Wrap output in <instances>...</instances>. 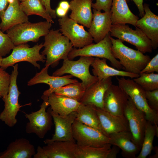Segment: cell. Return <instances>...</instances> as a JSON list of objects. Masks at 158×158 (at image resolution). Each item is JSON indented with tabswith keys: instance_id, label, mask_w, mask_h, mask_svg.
Wrapping results in <instances>:
<instances>
[{
	"instance_id": "1f68e13d",
	"label": "cell",
	"mask_w": 158,
	"mask_h": 158,
	"mask_svg": "<svg viewBox=\"0 0 158 158\" xmlns=\"http://www.w3.org/2000/svg\"><path fill=\"white\" fill-rule=\"evenodd\" d=\"M158 127L147 121L140 152L136 158H146L154 148L153 143L155 135L158 136Z\"/></svg>"
},
{
	"instance_id": "9a60e30c",
	"label": "cell",
	"mask_w": 158,
	"mask_h": 158,
	"mask_svg": "<svg viewBox=\"0 0 158 158\" xmlns=\"http://www.w3.org/2000/svg\"><path fill=\"white\" fill-rule=\"evenodd\" d=\"M51 113L55 126V131L51 139H46L45 144L56 141L75 140L73 135L72 126L76 117V111L73 112L65 116L53 112Z\"/></svg>"
},
{
	"instance_id": "ee69618b",
	"label": "cell",
	"mask_w": 158,
	"mask_h": 158,
	"mask_svg": "<svg viewBox=\"0 0 158 158\" xmlns=\"http://www.w3.org/2000/svg\"><path fill=\"white\" fill-rule=\"evenodd\" d=\"M59 6L68 11L70 8V4L67 1H63L60 2Z\"/></svg>"
},
{
	"instance_id": "4316f807",
	"label": "cell",
	"mask_w": 158,
	"mask_h": 158,
	"mask_svg": "<svg viewBox=\"0 0 158 158\" xmlns=\"http://www.w3.org/2000/svg\"><path fill=\"white\" fill-rule=\"evenodd\" d=\"M107 59L94 58L91 65L93 75L97 78L98 80H102L113 76L127 77L133 79L138 77L139 74L128 72L109 66L107 63Z\"/></svg>"
},
{
	"instance_id": "836d02e7",
	"label": "cell",
	"mask_w": 158,
	"mask_h": 158,
	"mask_svg": "<svg viewBox=\"0 0 158 158\" xmlns=\"http://www.w3.org/2000/svg\"><path fill=\"white\" fill-rule=\"evenodd\" d=\"M139 76L133 79L145 91L158 89V73H154L139 74Z\"/></svg>"
},
{
	"instance_id": "d590c367",
	"label": "cell",
	"mask_w": 158,
	"mask_h": 158,
	"mask_svg": "<svg viewBox=\"0 0 158 158\" xmlns=\"http://www.w3.org/2000/svg\"><path fill=\"white\" fill-rule=\"evenodd\" d=\"M10 82V75L0 67V98H4L7 95Z\"/></svg>"
},
{
	"instance_id": "3957f363",
	"label": "cell",
	"mask_w": 158,
	"mask_h": 158,
	"mask_svg": "<svg viewBox=\"0 0 158 158\" xmlns=\"http://www.w3.org/2000/svg\"><path fill=\"white\" fill-rule=\"evenodd\" d=\"M51 23L47 21L32 23L29 22L15 25L6 31L15 46L29 42H36L49 32Z\"/></svg>"
},
{
	"instance_id": "60d3db41",
	"label": "cell",
	"mask_w": 158,
	"mask_h": 158,
	"mask_svg": "<svg viewBox=\"0 0 158 158\" xmlns=\"http://www.w3.org/2000/svg\"><path fill=\"white\" fill-rule=\"evenodd\" d=\"M129 0H126L128 1ZM133 1L137 6L139 12L140 16L142 17L145 14L143 8V0H131Z\"/></svg>"
},
{
	"instance_id": "b9f144b4",
	"label": "cell",
	"mask_w": 158,
	"mask_h": 158,
	"mask_svg": "<svg viewBox=\"0 0 158 158\" xmlns=\"http://www.w3.org/2000/svg\"><path fill=\"white\" fill-rule=\"evenodd\" d=\"M8 4V0H0V18L7 8Z\"/></svg>"
},
{
	"instance_id": "d6986e66",
	"label": "cell",
	"mask_w": 158,
	"mask_h": 158,
	"mask_svg": "<svg viewBox=\"0 0 158 158\" xmlns=\"http://www.w3.org/2000/svg\"><path fill=\"white\" fill-rule=\"evenodd\" d=\"M144 15L136 23V26L140 29L150 40L153 49L158 47V16L151 10L149 5H143Z\"/></svg>"
},
{
	"instance_id": "6da1fadb",
	"label": "cell",
	"mask_w": 158,
	"mask_h": 158,
	"mask_svg": "<svg viewBox=\"0 0 158 158\" xmlns=\"http://www.w3.org/2000/svg\"><path fill=\"white\" fill-rule=\"evenodd\" d=\"M44 49L41 52L46 56L45 66L52 68L57 66L61 60L68 58L73 45L69 39L60 32L59 30H50L44 36Z\"/></svg>"
},
{
	"instance_id": "ba28073f",
	"label": "cell",
	"mask_w": 158,
	"mask_h": 158,
	"mask_svg": "<svg viewBox=\"0 0 158 158\" xmlns=\"http://www.w3.org/2000/svg\"><path fill=\"white\" fill-rule=\"evenodd\" d=\"M43 47L42 43L36 44L32 47L26 43L15 46L10 54L3 58L1 67L5 70L9 66H13L17 63L25 61L30 63L40 69V66L37 62L44 63L46 61L45 56L40 53Z\"/></svg>"
},
{
	"instance_id": "f6af8a7d",
	"label": "cell",
	"mask_w": 158,
	"mask_h": 158,
	"mask_svg": "<svg viewBox=\"0 0 158 158\" xmlns=\"http://www.w3.org/2000/svg\"><path fill=\"white\" fill-rule=\"evenodd\" d=\"M2 59L3 58L1 56H0V67H1V63L2 61Z\"/></svg>"
},
{
	"instance_id": "5bb4252c",
	"label": "cell",
	"mask_w": 158,
	"mask_h": 158,
	"mask_svg": "<svg viewBox=\"0 0 158 158\" xmlns=\"http://www.w3.org/2000/svg\"><path fill=\"white\" fill-rule=\"evenodd\" d=\"M129 97L118 85L112 84L104 95V110L115 115L124 116Z\"/></svg>"
},
{
	"instance_id": "8fae6325",
	"label": "cell",
	"mask_w": 158,
	"mask_h": 158,
	"mask_svg": "<svg viewBox=\"0 0 158 158\" xmlns=\"http://www.w3.org/2000/svg\"><path fill=\"white\" fill-rule=\"evenodd\" d=\"M73 137L80 145L102 147L109 145L108 137L98 130L75 120L72 126Z\"/></svg>"
},
{
	"instance_id": "d4e9b609",
	"label": "cell",
	"mask_w": 158,
	"mask_h": 158,
	"mask_svg": "<svg viewBox=\"0 0 158 158\" xmlns=\"http://www.w3.org/2000/svg\"><path fill=\"white\" fill-rule=\"evenodd\" d=\"M36 153L34 146L27 139H17L0 153L1 158H31Z\"/></svg>"
},
{
	"instance_id": "e0dca14e",
	"label": "cell",
	"mask_w": 158,
	"mask_h": 158,
	"mask_svg": "<svg viewBox=\"0 0 158 158\" xmlns=\"http://www.w3.org/2000/svg\"><path fill=\"white\" fill-rule=\"evenodd\" d=\"M103 133L110 134L123 131H130L127 120L124 116L115 115L95 107Z\"/></svg>"
},
{
	"instance_id": "bcb514c9",
	"label": "cell",
	"mask_w": 158,
	"mask_h": 158,
	"mask_svg": "<svg viewBox=\"0 0 158 158\" xmlns=\"http://www.w3.org/2000/svg\"><path fill=\"white\" fill-rule=\"evenodd\" d=\"M19 1H20V2L24 1L26 0H18Z\"/></svg>"
},
{
	"instance_id": "7dc6e473",
	"label": "cell",
	"mask_w": 158,
	"mask_h": 158,
	"mask_svg": "<svg viewBox=\"0 0 158 158\" xmlns=\"http://www.w3.org/2000/svg\"></svg>"
},
{
	"instance_id": "d6a6232c",
	"label": "cell",
	"mask_w": 158,
	"mask_h": 158,
	"mask_svg": "<svg viewBox=\"0 0 158 158\" xmlns=\"http://www.w3.org/2000/svg\"><path fill=\"white\" fill-rule=\"evenodd\" d=\"M86 89L82 82L78 81L60 87L56 89L54 93L80 102L84 95Z\"/></svg>"
},
{
	"instance_id": "484cf974",
	"label": "cell",
	"mask_w": 158,
	"mask_h": 158,
	"mask_svg": "<svg viewBox=\"0 0 158 158\" xmlns=\"http://www.w3.org/2000/svg\"><path fill=\"white\" fill-rule=\"evenodd\" d=\"M111 11L112 24H129L136 26L139 18L130 10L126 0H113Z\"/></svg>"
},
{
	"instance_id": "e575fe53",
	"label": "cell",
	"mask_w": 158,
	"mask_h": 158,
	"mask_svg": "<svg viewBox=\"0 0 158 158\" xmlns=\"http://www.w3.org/2000/svg\"><path fill=\"white\" fill-rule=\"evenodd\" d=\"M15 46L7 35L3 32L0 27V56H4L13 50Z\"/></svg>"
},
{
	"instance_id": "7bdbcfd3",
	"label": "cell",
	"mask_w": 158,
	"mask_h": 158,
	"mask_svg": "<svg viewBox=\"0 0 158 158\" xmlns=\"http://www.w3.org/2000/svg\"><path fill=\"white\" fill-rule=\"evenodd\" d=\"M68 12V11L59 6L57 8L56 11V15L61 17V18L63 17L66 15Z\"/></svg>"
},
{
	"instance_id": "30bf717a",
	"label": "cell",
	"mask_w": 158,
	"mask_h": 158,
	"mask_svg": "<svg viewBox=\"0 0 158 158\" xmlns=\"http://www.w3.org/2000/svg\"><path fill=\"white\" fill-rule=\"evenodd\" d=\"M48 97L43 95L41 98L43 102L40 109L29 114L25 113V115L29 120L26 126V133H35L41 139L43 138L48 131L51 129L53 124L50 108L46 111V108L49 105Z\"/></svg>"
},
{
	"instance_id": "8992f818",
	"label": "cell",
	"mask_w": 158,
	"mask_h": 158,
	"mask_svg": "<svg viewBox=\"0 0 158 158\" xmlns=\"http://www.w3.org/2000/svg\"><path fill=\"white\" fill-rule=\"evenodd\" d=\"M110 36L109 32L103 40L96 44L92 43L81 48H73L68 55V59L72 60L82 56L105 58L109 61L113 67L120 70L123 69L118 60L112 54Z\"/></svg>"
},
{
	"instance_id": "ac0fdd59",
	"label": "cell",
	"mask_w": 158,
	"mask_h": 158,
	"mask_svg": "<svg viewBox=\"0 0 158 158\" xmlns=\"http://www.w3.org/2000/svg\"><path fill=\"white\" fill-rule=\"evenodd\" d=\"M112 84V77L98 80L86 89L80 101L85 105H90L104 110L103 98L106 90Z\"/></svg>"
},
{
	"instance_id": "7a4b0ae2",
	"label": "cell",
	"mask_w": 158,
	"mask_h": 158,
	"mask_svg": "<svg viewBox=\"0 0 158 158\" xmlns=\"http://www.w3.org/2000/svg\"><path fill=\"white\" fill-rule=\"evenodd\" d=\"M111 51L114 57L119 60L125 71L131 73L139 74L150 60V57L140 51L134 50L124 45L118 39L111 36Z\"/></svg>"
},
{
	"instance_id": "603a6c76",
	"label": "cell",
	"mask_w": 158,
	"mask_h": 158,
	"mask_svg": "<svg viewBox=\"0 0 158 158\" xmlns=\"http://www.w3.org/2000/svg\"><path fill=\"white\" fill-rule=\"evenodd\" d=\"M92 0H72L70 3L69 18L88 28L92 19Z\"/></svg>"
},
{
	"instance_id": "ab89813d",
	"label": "cell",
	"mask_w": 158,
	"mask_h": 158,
	"mask_svg": "<svg viewBox=\"0 0 158 158\" xmlns=\"http://www.w3.org/2000/svg\"><path fill=\"white\" fill-rule=\"evenodd\" d=\"M47 11L52 18L55 19L56 17V11L51 8L50 5V0H41Z\"/></svg>"
},
{
	"instance_id": "9c48e42d",
	"label": "cell",
	"mask_w": 158,
	"mask_h": 158,
	"mask_svg": "<svg viewBox=\"0 0 158 158\" xmlns=\"http://www.w3.org/2000/svg\"><path fill=\"white\" fill-rule=\"evenodd\" d=\"M109 34L111 37H116L123 42L126 41L133 45L144 54L152 51L150 40L137 27L134 30L126 24H112Z\"/></svg>"
},
{
	"instance_id": "74e56055",
	"label": "cell",
	"mask_w": 158,
	"mask_h": 158,
	"mask_svg": "<svg viewBox=\"0 0 158 158\" xmlns=\"http://www.w3.org/2000/svg\"><path fill=\"white\" fill-rule=\"evenodd\" d=\"M113 0H96V2L92 3V7L98 11L102 10L104 12L111 11Z\"/></svg>"
},
{
	"instance_id": "44dd1931",
	"label": "cell",
	"mask_w": 158,
	"mask_h": 158,
	"mask_svg": "<svg viewBox=\"0 0 158 158\" xmlns=\"http://www.w3.org/2000/svg\"><path fill=\"white\" fill-rule=\"evenodd\" d=\"M8 6L0 17L3 32L17 25L29 22L28 16L21 9L18 0H8Z\"/></svg>"
},
{
	"instance_id": "7402d4cb",
	"label": "cell",
	"mask_w": 158,
	"mask_h": 158,
	"mask_svg": "<svg viewBox=\"0 0 158 158\" xmlns=\"http://www.w3.org/2000/svg\"><path fill=\"white\" fill-rule=\"evenodd\" d=\"M109 144L117 146L122 150L121 154L124 157L136 158V155L140 149L133 142L130 131H123L112 133L108 136Z\"/></svg>"
},
{
	"instance_id": "f1b7e54d",
	"label": "cell",
	"mask_w": 158,
	"mask_h": 158,
	"mask_svg": "<svg viewBox=\"0 0 158 158\" xmlns=\"http://www.w3.org/2000/svg\"><path fill=\"white\" fill-rule=\"evenodd\" d=\"M111 145L102 147L80 145L77 144L75 158H115L117 152Z\"/></svg>"
},
{
	"instance_id": "cb8c5ba5",
	"label": "cell",
	"mask_w": 158,
	"mask_h": 158,
	"mask_svg": "<svg viewBox=\"0 0 158 158\" xmlns=\"http://www.w3.org/2000/svg\"><path fill=\"white\" fill-rule=\"evenodd\" d=\"M42 147L46 158H75V140L56 141Z\"/></svg>"
},
{
	"instance_id": "f546056e",
	"label": "cell",
	"mask_w": 158,
	"mask_h": 158,
	"mask_svg": "<svg viewBox=\"0 0 158 158\" xmlns=\"http://www.w3.org/2000/svg\"><path fill=\"white\" fill-rule=\"evenodd\" d=\"M76 112L75 120L95 128L103 133L95 107L81 103Z\"/></svg>"
},
{
	"instance_id": "52a82bcc",
	"label": "cell",
	"mask_w": 158,
	"mask_h": 158,
	"mask_svg": "<svg viewBox=\"0 0 158 158\" xmlns=\"http://www.w3.org/2000/svg\"><path fill=\"white\" fill-rule=\"evenodd\" d=\"M13 70L10 75V82L7 95L2 98L4 103V108L0 114V119L9 127H13L17 122L16 116L20 106L18 103V97L21 93L17 85L18 75V65L13 66Z\"/></svg>"
},
{
	"instance_id": "4dcf8cb0",
	"label": "cell",
	"mask_w": 158,
	"mask_h": 158,
	"mask_svg": "<svg viewBox=\"0 0 158 158\" xmlns=\"http://www.w3.org/2000/svg\"><path fill=\"white\" fill-rule=\"evenodd\" d=\"M20 5L22 11L28 16L36 15L42 17L51 23H54L41 0H26L20 2Z\"/></svg>"
},
{
	"instance_id": "c3c4849f",
	"label": "cell",
	"mask_w": 158,
	"mask_h": 158,
	"mask_svg": "<svg viewBox=\"0 0 158 158\" xmlns=\"http://www.w3.org/2000/svg\"></svg>"
},
{
	"instance_id": "2e32d148",
	"label": "cell",
	"mask_w": 158,
	"mask_h": 158,
	"mask_svg": "<svg viewBox=\"0 0 158 158\" xmlns=\"http://www.w3.org/2000/svg\"><path fill=\"white\" fill-rule=\"evenodd\" d=\"M49 67L45 66L40 72H37L35 76L28 82V85L31 86L40 83L48 85L49 88L44 91L43 93V95L48 96L60 87L78 82L76 79H72L73 76L71 75L61 76L49 75L48 73Z\"/></svg>"
},
{
	"instance_id": "8d00e7d4",
	"label": "cell",
	"mask_w": 158,
	"mask_h": 158,
	"mask_svg": "<svg viewBox=\"0 0 158 158\" xmlns=\"http://www.w3.org/2000/svg\"><path fill=\"white\" fill-rule=\"evenodd\" d=\"M145 97L150 107L158 112V89L145 91Z\"/></svg>"
},
{
	"instance_id": "f35d334b",
	"label": "cell",
	"mask_w": 158,
	"mask_h": 158,
	"mask_svg": "<svg viewBox=\"0 0 158 158\" xmlns=\"http://www.w3.org/2000/svg\"><path fill=\"white\" fill-rule=\"evenodd\" d=\"M158 73V54H157L148 63L140 73Z\"/></svg>"
},
{
	"instance_id": "ffe728a7",
	"label": "cell",
	"mask_w": 158,
	"mask_h": 158,
	"mask_svg": "<svg viewBox=\"0 0 158 158\" xmlns=\"http://www.w3.org/2000/svg\"><path fill=\"white\" fill-rule=\"evenodd\" d=\"M112 25L111 11L102 13L93 9V18L88 32L96 43L109 32Z\"/></svg>"
},
{
	"instance_id": "7c38bea8",
	"label": "cell",
	"mask_w": 158,
	"mask_h": 158,
	"mask_svg": "<svg viewBox=\"0 0 158 158\" xmlns=\"http://www.w3.org/2000/svg\"><path fill=\"white\" fill-rule=\"evenodd\" d=\"M58 22L60 31L75 47L81 48L92 43L93 39L89 32L67 15L59 18Z\"/></svg>"
},
{
	"instance_id": "277c9868",
	"label": "cell",
	"mask_w": 158,
	"mask_h": 158,
	"mask_svg": "<svg viewBox=\"0 0 158 158\" xmlns=\"http://www.w3.org/2000/svg\"><path fill=\"white\" fill-rule=\"evenodd\" d=\"M118 86L132 100L136 107L145 114L147 121L156 126L158 125V112L149 106L145 97V91L133 79L116 76Z\"/></svg>"
},
{
	"instance_id": "4fadbf2b",
	"label": "cell",
	"mask_w": 158,
	"mask_h": 158,
	"mask_svg": "<svg viewBox=\"0 0 158 158\" xmlns=\"http://www.w3.org/2000/svg\"><path fill=\"white\" fill-rule=\"evenodd\" d=\"M124 115L127 120L133 141L141 149L147 121L145 115L136 107L129 97Z\"/></svg>"
},
{
	"instance_id": "83f0119b",
	"label": "cell",
	"mask_w": 158,
	"mask_h": 158,
	"mask_svg": "<svg viewBox=\"0 0 158 158\" xmlns=\"http://www.w3.org/2000/svg\"><path fill=\"white\" fill-rule=\"evenodd\" d=\"M48 102L53 112L62 116L76 111L81 103L75 100L54 92L48 96Z\"/></svg>"
},
{
	"instance_id": "5b68a950",
	"label": "cell",
	"mask_w": 158,
	"mask_h": 158,
	"mask_svg": "<svg viewBox=\"0 0 158 158\" xmlns=\"http://www.w3.org/2000/svg\"><path fill=\"white\" fill-rule=\"evenodd\" d=\"M94 59L93 57L83 56H80L76 61L67 58L63 60L62 66L54 72L52 75L60 76L65 74H70L80 79L86 89L98 80L89 71Z\"/></svg>"
}]
</instances>
